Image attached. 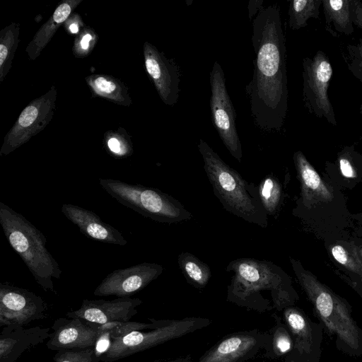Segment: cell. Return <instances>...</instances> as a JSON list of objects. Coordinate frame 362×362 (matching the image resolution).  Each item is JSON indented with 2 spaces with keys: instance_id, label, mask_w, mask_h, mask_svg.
Listing matches in <instances>:
<instances>
[{
  "instance_id": "4dcf8cb0",
  "label": "cell",
  "mask_w": 362,
  "mask_h": 362,
  "mask_svg": "<svg viewBox=\"0 0 362 362\" xmlns=\"http://www.w3.org/2000/svg\"><path fill=\"white\" fill-rule=\"evenodd\" d=\"M98 39L95 30L86 25L76 34L72 48L73 54L77 58L87 57L93 51Z\"/></svg>"
},
{
  "instance_id": "ffe728a7",
  "label": "cell",
  "mask_w": 362,
  "mask_h": 362,
  "mask_svg": "<svg viewBox=\"0 0 362 362\" xmlns=\"http://www.w3.org/2000/svg\"><path fill=\"white\" fill-rule=\"evenodd\" d=\"M293 162L300 184V199L303 205L310 206L315 203L331 201L333 194L304 154L294 153Z\"/></svg>"
},
{
  "instance_id": "8d00e7d4",
  "label": "cell",
  "mask_w": 362,
  "mask_h": 362,
  "mask_svg": "<svg viewBox=\"0 0 362 362\" xmlns=\"http://www.w3.org/2000/svg\"><path fill=\"white\" fill-rule=\"evenodd\" d=\"M192 361V356L191 354H187L182 356H179L175 358H171L168 360H159L153 362H191Z\"/></svg>"
},
{
  "instance_id": "2e32d148",
  "label": "cell",
  "mask_w": 362,
  "mask_h": 362,
  "mask_svg": "<svg viewBox=\"0 0 362 362\" xmlns=\"http://www.w3.org/2000/svg\"><path fill=\"white\" fill-rule=\"evenodd\" d=\"M142 303L139 298H117L112 300L84 299L81 307L68 312V317H78L90 323L103 325L129 321Z\"/></svg>"
},
{
  "instance_id": "f1b7e54d",
  "label": "cell",
  "mask_w": 362,
  "mask_h": 362,
  "mask_svg": "<svg viewBox=\"0 0 362 362\" xmlns=\"http://www.w3.org/2000/svg\"><path fill=\"white\" fill-rule=\"evenodd\" d=\"M150 322H120L95 325L90 323L100 333L108 332L111 339L123 337L136 331L150 330L157 328L165 322V320H155L148 318ZM90 323V322H89Z\"/></svg>"
},
{
  "instance_id": "4316f807",
  "label": "cell",
  "mask_w": 362,
  "mask_h": 362,
  "mask_svg": "<svg viewBox=\"0 0 362 362\" xmlns=\"http://www.w3.org/2000/svg\"><path fill=\"white\" fill-rule=\"evenodd\" d=\"M322 0H293L289 2L288 25L296 30L308 25V21L317 18Z\"/></svg>"
},
{
  "instance_id": "44dd1931",
  "label": "cell",
  "mask_w": 362,
  "mask_h": 362,
  "mask_svg": "<svg viewBox=\"0 0 362 362\" xmlns=\"http://www.w3.org/2000/svg\"><path fill=\"white\" fill-rule=\"evenodd\" d=\"M82 0H64L50 18L36 32L25 48L28 58L35 60L50 42L59 27L64 23Z\"/></svg>"
},
{
  "instance_id": "d590c367",
  "label": "cell",
  "mask_w": 362,
  "mask_h": 362,
  "mask_svg": "<svg viewBox=\"0 0 362 362\" xmlns=\"http://www.w3.org/2000/svg\"><path fill=\"white\" fill-rule=\"evenodd\" d=\"M263 1H250L248 5L249 18L251 19L263 7Z\"/></svg>"
},
{
  "instance_id": "74e56055",
  "label": "cell",
  "mask_w": 362,
  "mask_h": 362,
  "mask_svg": "<svg viewBox=\"0 0 362 362\" xmlns=\"http://www.w3.org/2000/svg\"><path fill=\"white\" fill-rule=\"evenodd\" d=\"M350 245L354 254L362 263V245L357 244L355 241L351 242Z\"/></svg>"
},
{
  "instance_id": "603a6c76",
  "label": "cell",
  "mask_w": 362,
  "mask_h": 362,
  "mask_svg": "<svg viewBox=\"0 0 362 362\" xmlns=\"http://www.w3.org/2000/svg\"><path fill=\"white\" fill-rule=\"evenodd\" d=\"M326 29L350 35L354 31L351 13V0H322Z\"/></svg>"
},
{
  "instance_id": "d4e9b609",
  "label": "cell",
  "mask_w": 362,
  "mask_h": 362,
  "mask_svg": "<svg viewBox=\"0 0 362 362\" xmlns=\"http://www.w3.org/2000/svg\"><path fill=\"white\" fill-rule=\"evenodd\" d=\"M20 24L13 22L0 31V82H2L12 66L18 46Z\"/></svg>"
},
{
  "instance_id": "5bb4252c",
  "label": "cell",
  "mask_w": 362,
  "mask_h": 362,
  "mask_svg": "<svg viewBox=\"0 0 362 362\" xmlns=\"http://www.w3.org/2000/svg\"><path fill=\"white\" fill-rule=\"evenodd\" d=\"M163 271L162 265L151 262L114 270L95 288L93 294L96 296L130 297L156 279Z\"/></svg>"
},
{
  "instance_id": "4fadbf2b",
  "label": "cell",
  "mask_w": 362,
  "mask_h": 362,
  "mask_svg": "<svg viewBox=\"0 0 362 362\" xmlns=\"http://www.w3.org/2000/svg\"><path fill=\"white\" fill-rule=\"evenodd\" d=\"M270 332L257 329L226 335L206 351L196 362H245L267 350Z\"/></svg>"
},
{
  "instance_id": "b9f144b4",
  "label": "cell",
  "mask_w": 362,
  "mask_h": 362,
  "mask_svg": "<svg viewBox=\"0 0 362 362\" xmlns=\"http://www.w3.org/2000/svg\"><path fill=\"white\" fill-rule=\"evenodd\" d=\"M358 295L361 296V299H362V293H358Z\"/></svg>"
},
{
  "instance_id": "ab89813d",
  "label": "cell",
  "mask_w": 362,
  "mask_h": 362,
  "mask_svg": "<svg viewBox=\"0 0 362 362\" xmlns=\"http://www.w3.org/2000/svg\"><path fill=\"white\" fill-rule=\"evenodd\" d=\"M359 112H360L361 115L362 116V103L361 104V105L359 107Z\"/></svg>"
},
{
  "instance_id": "9a60e30c",
  "label": "cell",
  "mask_w": 362,
  "mask_h": 362,
  "mask_svg": "<svg viewBox=\"0 0 362 362\" xmlns=\"http://www.w3.org/2000/svg\"><path fill=\"white\" fill-rule=\"evenodd\" d=\"M146 72L164 104L173 106L179 98L180 72L175 61L149 42L143 46Z\"/></svg>"
},
{
  "instance_id": "60d3db41",
  "label": "cell",
  "mask_w": 362,
  "mask_h": 362,
  "mask_svg": "<svg viewBox=\"0 0 362 362\" xmlns=\"http://www.w3.org/2000/svg\"><path fill=\"white\" fill-rule=\"evenodd\" d=\"M358 218L361 219L362 221V213L361 214L358 215Z\"/></svg>"
},
{
  "instance_id": "3957f363",
  "label": "cell",
  "mask_w": 362,
  "mask_h": 362,
  "mask_svg": "<svg viewBox=\"0 0 362 362\" xmlns=\"http://www.w3.org/2000/svg\"><path fill=\"white\" fill-rule=\"evenodd\" d=\"M299 284L312 303L324 329L334 339L336 348L351 356H362V328L354 318L351 305L320 282L300 262L290 258Z\"/></svg>"
},
{
  "instance_id": "484cf974",
  "label": "cell",
  "mask_w": 362,
  "mask_h": 362,
  "mask_svg": "<svg viewBox=\"0 0 362 362\" xmlns=\"http://www.w3.org/2000/svg\"><path fill=\"white\" fill-rule=\"evenodd\" d=\"M275 325L270 332L271 339L264 356L276 359L286 356L293 349V340L291 334L283 319L274 315Z\"/></svg>"
},
{
  "instance_id": "f35d334b",
  "label": "cell",
  "mask_w": 362,
  "mask_h": 362,
  "mask_svg": "<svg viewBox=\"0 0 362 362\" xmlns=\"http://www.w3.org/2000/svg\"><path fill=\"white\" fill-rule=\"evenodd\" d=\"M284 362H296L290 354H287L285 357Z\"/></svg>"
},
{
  "instance_id": "9c48e42d",
  "label": "cell",
  "mask_w": 362,
  "mask_h": 362,
  "mask_svg": "<svg viewBox=\"0 0 362 362\" xmlns=\"http://www.w3.org/2000/svg\"><path fill=\"white\" fill-rule=\"evenodd\" d=\"M211 120L223 144L239 163L243 158L240 140L236 129V113L226 86L224 72L215 62L210 72Z\"/></svg>"
},
{
  "instance_id": "30bf717a",
  "label": "cell",
  "mask_w": 362,
  "mask_h": 362,
  "mask_svg": "<svg viewBox=\"0 0 362 362\" xmlns=\"http://www.w3.org/2000/svg\"><path fill=\"white\" fill-rule=\"evenodd\" d=\"M57 90L52 86L45 94L32 100L21 112L4 138L0 156H7L42 132L56 110Z\"/></svg>"
},
{
  "instance_id": "7402d4cb",
  "label": "cell",
  "mask_w": 362,
  "mask_h": 362,
  "mask_svg": "<svg viewBox=\"0 0 362 362\" xmlns=\"http://www.w3.org/2000/svg\"><path fill=\"white\" fill-rule=\"evenodd\" d=\"M93 97L105 98L117 105L129 107L132 100L129 88L119 78L114 76L96 74L85 78Z\"/></svg>"
},
{
  "instance_id": "8992f818",
  "label": "cell",
  "mask_w": 362,
  "mask_h": 362,
  "mask_svg": "<svg viewBox=\"0 0 362 362\" xmlns=\"http://www.w3.org/2000/svg\"><path fill=\"white\" fill-rule=\"evenodd\" d=\"M99 184L119 203L153 221L175 223L192 218L178 200L158 189L110 178H100Z\"/></svg>"
},
{
  "instance_id": "836d02e7",
  "label": "cell",
  "mask_w": 362,
  "mask_h": 362,
  "mask_svg": "<svg viewBox=\"0 0 362 362\" xmlns=\"http://www.w3.org/2000/svg\"><path fill=\"white\" fill-rule=\"evenodd\" d=\"M64 24L66 31L71 34H78L86 26L81 16L76 13H72Z\"/></svg>"
},
{
  "instance_id": "d6986e66",
  "label": "cell",
  "mask_w": 362,
  "mask_h": 362,
  "mask_svg": "<svg viewBox=\"0 0 362 362\" xmlns=\"http://www.w3.org/2000/svg\"><path fill=\"white\" fill-rule=\"evenodd\" d=\"M61 209L66 218L76 225L85 236L105 243L120 246L127 244L117 229L103 222L95 212L70 204H62Z\"/></svg>"
},
{
  "instance_id": "cb8c5ba5",
  "label": "cell",
  "mask_w": 362,
  "mask_h": 362,
  "mask_svg": "<svg viewBox=\"0 0 362 362\" xmlns=\"http://www.w3.org/2000/svg\"><path fill=\"white\" fill-rule=\"evenodd\" d=\"M177 262L189 284L199 289L206 287L211 276V269L206 263L187 252L180 253Z\"/></svg>"
},
{
  "instance_id": "6da1fadb",
  "label": "cell",
  "mask_w": 362,
  "mask_h": 362,
  "mask_svg": "<svg viewBox=\"0 0 362 362\" xmlns=\"http://www.w3.org/2000/svg\"><path fill=\"white\" fill-rule=\"evenodd\" d=\"M255 54L252 78L245 88L255 124L265 132H280L288 110L286 40L280 8L262 7L252 21Z\"/></svg>"
},
{
  "instance_id": "1f68e13d",
  "label": "cell",
  "mask_w": 362,
  "mask_h": 362,
  "mask_svg": "<svg viewBox=\"0 0 362 362\" xmlns=\"http://www.w3.org/2000/svg\"><path fill=\"white\" fill-rule=\"evenodd\" d=\"M54 362H100V356L95 347L60 350L54 355Z\"/></svg>"
},
{
  "instance_id": "f546056e",
  "label": "cell",
  "mask_w": 362,
  "mask_h": 362,
  "mask_svg": "<svg viewBox=\"0 0 362 362\" xmlns=\"http://www.w3.org/2000/svg\"><path fill=\"white\" fill-rule=\"evenodd\" d=\"M103 143L107 152L116 158H124L133 154L131 137L122 127L105 132Z\"/></svg>"
},
{
  "instance_id": "8fae6325",
  "label": "cell",
  "mask_w": 362,
  "mask_h": 362,
  "mask_svg": "<svg viewBox=\"0 0 362 362\" xmlns=\"http://www.w3.org/2000/svg\"><path fill=\"white\" fill-rule=\"evenodd\" d=\"M48 305L33 291L0 283V327L25 326L47 317Z\"/></svg>"
},
{
  "instance_id": "e575fe53",
  "label": "cell",
  "mask_w": 362,
  "mask_h": 362,
  "mask_svg": "<svg viewBox=\"0 0 362 362\" xmlns=\"http://www.w3.org/2000/svg\"><path fill=\"white\" fill-rule=\"evenodd\" d=\"M351 13L353 24L362 30V1L351 0Z\"/></svg>"
},
{
  "instance_id": "ba28073f",
  "label": "cell",
  "mask_w": 362,
  "mask_h": 362,
  "mask_svg": "<svg viewBox=\"0 0 362 362\" xmlns=\"http://www.w3.org/2000/svg\"><path fill=\"white\" fill-rule=\"evenodd\" d=\"M333 69L327 55L318 50L313 57L303 59V103L309 113L337 124L328 90Z\"/></svg>"
},
{
  "instance_id": "d6a6232c",
  "label": "cell",
  "mask_w": 362,
  "mask_h": 362,
  "mask_svg": "<svg viewBox=\"0 0 362 362\" xmlns=\"http://www.w3.org/2000/svg\"><path fill=\"white\" fill-rule=\"evenodd\" d=\"M344 58L348 70L362 82V36L357 42L346 45Z\"/></svg>"
},
{
  "instance_id": "7c38bea8",
  "label": "cell",
  "mask_w": 362,
  "mask_h": 362,
  "mask_svg": "<svg viewBox=\"0 0 362 362\" xmlns=\"http://www.w3.org/2000/svg\"><path fill=\"white\" fill-rule=\"evenodd\" d=\"M283 320L293 340V349L289 353L296 362H320L324 337V327L311 320L300 308L289 306L283 311Z\"/></svg>"
},
{
  "instance_id": "7a4b0ae2",
  "label": "cell",
  "mask_w": 362,
  "mask_h": 362,
  "mask_svg": "<svg viewBox=\"0 0 362 362\" xmlns=\"http://www.w3.org/2000/svg\"><path fill=\"white\" fill-rule=\"evenodd\" d=\"M226 270L231 273L226 300L239 307L259 313L279 312L299 300L291 277L272 262L238 258Z\"/></svg>"
},
{
  "instance_id": "52a82bcc",
  "label": "cell",
  "mask_w": 362,
  "mask_h": 362,
  "mask_svg": "<svg viewBox=\"0 0 362 362\" xmlns=\"http://www.w3.org/2000/svg\"><path fill=\"white\" fill-rule=\"evenodd\" d=\"M211 320L202 317L165 320L161 326L148 331H136L111 339L109 349L100 356L102 362H114L167 341L207 327Z\"/></svg>"
},
{
  "instance_id": "277c9868",
  "label": "cell",
  "mask_w": 362,
  "mask_h": 362,
  "mask_svg": "<svg viewBox=\"0 0 362 362\" xmlns=\"http://www.w3.org/2000/svg\"><path fill=\"white\" fill-rule=\"evenodd\" d=\"M198 149L214 193L223 207L245 221L267 228L268 215L261 203L258 186L228 165L202 139Z\"/></svg>"
},
{
  "instance_id": "ac0fdd59",
  "label": "cell",
  "mask_w": 362,
  "mask_h": 362,
  "mask_svg": "<svg viewBox=\"0 0 362 362\" xmlns=\"http://www.w3.org/2000/svg\"><path fill=\"white\" fill-rule=\"evenodd\" d=\"M49 327L40 326L24 328L9 325L0 333V362H16L25 351L48 339Z\"/></svg>"
},
{
  "instance_id": "83f0119b",
  "label": "cell",
  "mask_w": 362,
  "mask_h": 362,
  "mask_svg": "<svg viewBox=\"0 0 362 362\" xmlns=\"http://www.w3.org/2000/svg\"><path fill=\"white\" fill-rule=\"evenodd\" d=\"M261 203L268 216H274L278 211L282 199V188L278 179L273 175H267L258 185Z\"/></svg>"
},
{
  "instance_id": "5b68a950",
  "label": "cell",
  "mask_w": 362,
  "mask_h": 362,
  "mask_svg": "<svg viewBox=\"0 0 362 362\" xmlns=\"http://www.w3.org/2000/svg\"><path fill=\"white\" fill-rule=\"evenodd\" d=\"M0 223L10 245L21 257L45 291L56 293L52 279L62 274L46 247L43 233L21 214L0 202Z\"/></svg>"
},
{
  "instance_id": "e0dca14e",
  "label": "cell",
  "mask_w": 362,
  "mask_h": 362,
  "mask_svg": "<svg viewBox=\"0 0 362 362\" xmlns=\"http://www.w3.org/2000/svg\"><path fill=\"white\" fill-rule=\"evenodd\" d=\"M47 348L51 351L88 349L95 346L102 333L78 317H59L52 327Z\"/></svg>"
}]
</instances>
